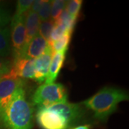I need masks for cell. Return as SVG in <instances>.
<instances>
[{
	"label": "cell",
	"mask_w": 129,
	"mask_h": 129,
	"mask_svg": "<svg viewBox=\"0 0 129 129\" xmlns=\"http://www.w3.org/2000/svg\"><path fill=\"white\" fill-rule=\"evenodd\" d=\"M32 0H19L17 2L16 12L14 16H22L24 15L29 10L32 4Z\"/></svg>",
	"instance_id": "21"
},
{
	"label": "cell",
	"mask_w": 129,
	"mask_h": 129,
	"mask_svg": "<svg viewBox=\"0 0 129 129\" xmlns=\"http://www.w3.org/2000/svg\"><path fill=\"white\" fill-rule=\"evenodd\" d=\"M52 2V1H50V0L43 1L41 5V7L39 10V12H37L38 17L41 22L49 20L51 14Z\"/></svg>",
	"instance_id": "20"
},
{
	"label": "cell",
	"mask_w": 129,
	"mask_h": 129,
	"mask_svg": "<svg viewBox=\"0 0 129 129\" xmlns=\"http://www.w3.org/2000/svg\"><path fill=\"white\" fill-rule=\"evenodd\" d=\"M53 55V51L49 45L45 51L40 57L35 59V79L34 80L40 84L45 81L51 60Z\"/></svg>",
	"instance_id": "8"
},
{
	"label": "cell",
	"mask_w": 129,
	"mask_h": 129,
	"mask_svg": "<svg viewBox=\"0 0 129 129\" xmlns=\"http://www.w3.org/2000/svg\"><path fill=\"white\" fill-rule=\"evenodd\" d=\"M68 100V92L61 83L42 84L32 95L33 106L39 108H47L57 103H65Z\"/></svg>",
	"instance_id": "3"
},
{
	"label": "cell",
	"mask_w": 129,
	"mask_h": 129,
	"mask_svg": "<svg viewBox=\"0 0 129 129\" xmlns=\"http://www.w3.org/2000/svg\"><path fill=\"white\" fill-rule=\"evenodd\" d=\"M49 43L37 34L24 45L19 57L36 59L45 51Z\"/></svg>",
	"instance_id": "10"
},
{
	"label": "cell",
	"mask_w": 129,
	"mask_h": 129,
	"mask_svg": "<svg viewBox=\"0 0 129 129\" xmlns=\"http://www.w3.org/2000/svg\"><path fill=\"white\" fill-rule=\"evenodd\" d=\"M66 53L67 51L53 52L49 70H48V74L45 79L46 84L53 83L55 81V80L60 73V70L62 69L63 66Z\"/></svg>",
	"instance_id": "11"
},
{
	"label": "cell",
	"mask_w": 129,
	"mask_h": 129,
	"mask_svg": "<svg viewBox=\"0 0 129 129\" xmlns=\"http://www.w3.org/2000/svg\"><path fill=\"white\" fill-rule=\"evenodd\" d=\"M71 37H72V35L67 33L64 35L62 37H60V39H58L57 40L52 42L50 46L52 49L53 52L68 51Z\"/></svg>",
	"instance_id": "14"
},
{
	"label": "cell",
	"mask_w": 129,
	"mask_h": 129,
	"mask_svg": "<svg viewBox=\"0 0 129 129\" xmlns=\"http://www.w3.org/2000/svg\"><path fill=\"white\" fill-rule=\"evenodd\" d=\"M77 19H78L77 18L71 17L67 12V11L64 9L61 13L59 18L57 19V20H56V21H57V22L62 24L63 25H64L66 29H67L68 33L72 35L74 29H75V23H76Z\"/></svg>",
	"instance_id": "15"
},
{
	"label": "cell",
	"mask_w": 129,
	"mask_h": 129,
	"mask_svg": "<svg viewBox=\"0 0 129 129\" xmlns=\"http://www.w3.org/2000/svg\"><path fill=\"white\" fill-rule=\"evenodd\" d=\"M10 73L21 79H35V59L18 57L12 62Z\"/></svg>",
	"instance_id": "9"
},
{
	"label": "cell",
	"mask_w": 129,
	"mask_h": 129,
	"mask_svg": "<svg viewBox=\"0 0 129 129\" xmlns=\"http://www.w3.org/2000/svg\"><path fill=\"white\" fill-rule=\"evenodd\" d=\"M12 52L10 30L5 27L0 28V57L5 58L10 55Z\"/></svg>",
	"instance_id": "13"
},
{
	"label": "cell",
	"mask_w": 129,
	"mask_h": 129,
	"mask_svg": "<svg viewBox=\"0 0 129 129\" xmlns=\"http://www.w3.org/2000/svg\"><path fill=\"white\" fill-rule=\"evenodd\" d=\"M91 125L90 124H85L82 125H78L77 127H75L73 129H91Z\"/></svg>",
	"instance_id": "25"
},
{
	"label": "cell",
	"mask_w": 129,
	"mask_h": 129,
	"mask_svg": "<svg viewBox=\"0 0 129 129\" xmlns=\"http://www.w3.org/2000/svg\"><path fill=\"white\" fill-rule=\"evenodd\" d=\"M67 1L64 0H55L52 2L51 14L52 19L54 22L57 20L62 11L65 9Z\"/></svg>",
	"instance_id": "18"
},
{
	"label": "cell",
	"mask_w": 129,
	"mask_h": 129,
	"mask_svg": "<svg viewBox=\"0 0 129 129\" xmlns=\"http://www.w3.org/2000/svg\"><path fill=\"white\" fill-rule=\"evenodd\" d=\"M23 85L22 79L15 77L10 73L0 80V116L9 105L15 90Z\"/></svg>",
	"instance_id": "6"
},
{
	"label": "cell",
	"mask_w": 129,
	"mask_h": 129,
	"mask_svg": "<svg viewBox=\"0 0 129 129\" xmlns=\"http://www.w3.org/2000/svg\"><path fill=\"white\" fill-rule=\"evenodd\" d=\"M45 108L55 111L62 115L68 122L69 125L80 120L86 113V108L80 103H71L65 102L54 104Z\"/></svg>",
	"instance_id": "7"
},
{
	"label": "cell",
	"mask_w": 129,
	"mask_h": 129,
	"mask_svg": "<svg viewBox=\"0 0 129 129\" xmlns=\"http://www.w3.org/2000/svg\"><path fill=\"white\" fill-rule=\"evenodd\" d=\"M33 112L23 85L14 92L9 105L0 116V122L5 129H32Z\"/></svg>",
	"instance_id": "1"
},
{
	"label": "cell",
	"mask_w": 129,
	"mask_h": 129,
	"mask_svg": "<svg viewBox=\"0 0 129 129\" xmlns=\"http://www.w3.org/2000/svg\"><path fill=\"white\" fill-rule=\"evenodd\" d=\"M54 25H55V22L50 19L42 22L40 24V27L38 29V35L41 36L43 39H45L48 43L50 42L51 32L54 27Z\"/></svg>",
	"instance_id": "16"
},
{
	"label": "cell",
	"mask_w": 129,
	"mask_h": 129,
	"mask_svg": "<svg viewBox=\"0 0 129 129\" xmlns=\"http://www.w3.org/2000/svg\"><path fill=\"white\" fill-rule=\"evenodd\" d=\"M12 18L10 11L0 3V28L5 27L11 22Z\"/></svg>",
	"instance_id": "22"
},
{
	"label": "cell",
	"mask_w": 129,
	"mask_h": 129,
	"mask_svg": "<svg viewBox=\"0 0 129 129\" xmlns=\"http://www.w3.org/2000/svg\"><path fill=\"white\" fill-rule=\"evenodd\" d=\"M40 22L41 21L36 12H33L32 11L29 10L24 14V24H25V30H26L25 45L38 34V29Z\"/></svg>",
	"instance_id": "12"
},
{
	"label": "cell",
	"mask_w": 129,
	"mask_h": 129,
	"mask_svg": "<svg viewBox=\"0 0 129 129\" xmlns=\"http://www.w3.org/2000/svg\"><path fill=\"white\" fill-rule=\"evenodd\" d=\"M43 2V0H35L32 2V4L30 7V11H32L33 12H36L37 13L39 12V10L41 7V5Z\"/></svg>",
	"instance_id": "24"
},
{
	"label": "cell",
	"mask_w": 129,
	"mask_h": 129,
	"mask_svg": "<svg viewBox=\"0 0 129 129\" xmlns=\"http://www.w3.org/2000/svg\"><path fill=\"white\" fill-rule=\"evenodd\" d=\"M12 68V62L8 59L0 57V75H6L10 73Z\"/></svg>",
	"instance_id": "23"
},
{
	"label": "cell",
	"mask_w": 129,
	"mask_h": 129,
	"mask_svg": "<svg viewBox=\"0 0 129 129\" xmlns=\"http://www.w3.org/2000/svg\"><path fill=\"white\" fill-rule=\"evenodd\" d=\"M82 5H83L82 0L67 1L65 10L71 17L78 19L79 14H80V11L82 7Z\"/></svg>",
	"instance_id": "17"
},
{
	"label": "cell",
	"mask_w": 129,
	"mask_h": 129,
	"mask_svg": "<svg viewBox=\"0 0 129 129\" xmlns=\"http://www.w3.org/2000/svg\"><path fill=\"white\" fill-rule=\"evenodd\" d=\"M128 99L127 91L115 87L106 86L80 103L86 109L93 112L95 119L103 122L116 111L120 103Z\"/></svg>",
	"instance_id": "2"
},
{
	"label": "cell",
	"mask_w": 129,
	"mask_h": 129,
	"mask_svg": "<svg viewBox=\"0 0 129 129\" xmlns=\"http://www.w3.org/2000/svg\"><path fill=\"white\" fill-rule=\"evenodd\" d=\"M67 33H68V31H67V29L65 27V26L59 22L55 21L54 27H53L52 32H51L49 45H51L52 42L57 40L58 39H60V37H62L64 35L67 34Z\"/></svg>",
	"instance_id": "19"
},
{
	"label": "cell",
	"mask_w": 129,
	"mask_h": 129,
	"mask_svg": "<svg viewBox=\"0 0 129 129\" xmlns=\"http://www.w3.org/2000/svg\"><path fill=\"white\" fill-rule=\"evenodd\" d=\"M3 76H4V75H0V80L2 78V77H3Z\"/></svg>",
	"instance_id": "26"
},
{
	"label": "cell",
	"mask_w": 129,
	"mask_h": 129,
	"mask_svg": "<svg viewBox=\"0 0 129 129\" xmlns=\"http://www.w3.org/2000/svg\"><path fill=\"white\" fill-rule=\"evenodd\" d=\"M10 39L12 52L14 60L20 57L21 52L25 45L26 30L24 24V15L13 16L11 20Z\"/></svg>",
	"instance_id": "4"
},
{
	"label": "cell",
	"mask_w": 129,
	"mask_h": 129,
	"mask_svg": "<svg viewBox=\"0 0 129 129\" xmlns=\"http://www.w3.org/2000/svg\"><path fill=\"white\" fill-rule=\"evenodd\" d=\"M36 121L42 129H68L70 125L62 115L45 108H37Z\"/></svg>",
	"instance_id": "5"
}]
</instances>
